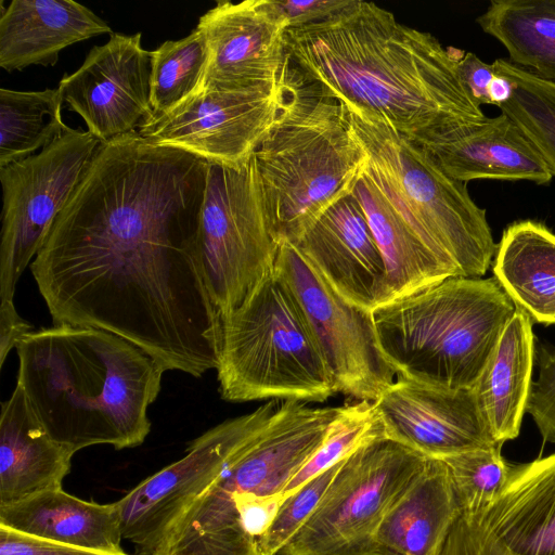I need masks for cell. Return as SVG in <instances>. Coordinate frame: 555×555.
Masks as SVG:
<instances>
[{
  "label": "cell",
  "instance_id": "e575fe53",
  "mask_svg": "<svg viewBox=\"0 0 555 555\" xmlns=\"http://www.w3.org/2000/svg\"><path fill=\"white\" fill-rule=\"evenodd\" d=\"M439 555H517L472 517L462 515L451 529Z\"/></svg>",
  "mask_w": 555,
  "mask_h": 555
},
{
  "label": "cell",
  "instance_id": "484cf974",
  "mask_svg": "<svg viewBox=\"0 0 555 555\" xmlns=\"http://www.w3.org/2000/svg\"><path fill=\"white\" fill-rule=\"evenodd\" d=\"M352 195L365 214L383 257L387 271L388 302L455 276L364 172Z\"/></svg>",
  "mask_w": 555,
  "mask_h": 555
},
{
  "label": "cell",
  "instance_id": "277c9868",
  "mask_svg": "<svg viewBox=\"0 0 555 555\" xmlns=\"http://www.w3.org/2000/svg\"><path fill=\"white\" fill-rule=\"evenodd\" d=\"M254 156L279 245L296 244L328 208L351 195L366 162L346 106L291 62L283 106Z\"/></svg>",
  "mask_w": 555,
  "mask_h": 555
},
{
  "label": "cell",
  "instance_id": "7a4b0ae2",
  "mask_svg": "<svg viewBox=\"0 0 555 555\" xmlns=\"http://www.w3.org/2000/svg\"><path fill=\"white\" fill-rule=\"evenodd\" d=\"M285 41L289 62L306 80L420 145L486 117L460 78L461 51L373 2L351 0L325 21L288 28Z\"/></svg>",
  "mask_w": 555,
  "mask_h": 555
},
{
  "label": "cell",
  "instance_id": "44dd1931",
  "mask_svg": "<svg viewBox=\"0 0 555 555\" xmlns=\"http://www.w3.org/2000/svg\"><path fill=\"white\" fill-rule=\"evenodd\" d=\"M466 516L517 555H555V453L514 465L496 498Z\"/></svg>",
  "mask_w": 555,
  "mask_h": 555
},
{
  "label": "cell",
  "instance_id": "9c48e42d",
  "mask_svg": "<svg viewBox=\"0 0 555 555\" xmlns=\"http://www.w3.org/2000/svg\"><path fill=\"white\" fill-rule=\"evenodd\" d=\"M428 456L385 436L347 456L321 502L278 555H372L387 509Z\"/></svg>",
  "mask_w": 555,
  "mask_h": 555
},
{
  "label": "cell",
  "instance_id": "836d02e7",
  "mask_svg": "<svg viewBox=\"0 0 555 555\" xmlns=\"http://www.w3.org/2000/svg\"><path fill=\"white\" fill-rule=\"evenodd\" d=\"M539 376L531 383L528 412L544 442L555 443V349L540 347L537 352Z\"/></svg>",
  "mask_w": 555,
  "mask_h": 555
},
{
  "label": "cell",
  "instance_id": "603a6c76",
  "mask_svg": "<svg viewBox=\"0 0 555 555\" xmlns=\"http://www.w3.org/2000/svg\"><path fill=\"white\" fill-rule=\"evenodd\" d=\"M0 526L47 541L113 554L126 553L121 546V519L116 502H89L63 489L1 505Z\"/></svg>",
  "mask_w": 555,
  "mask_h": 555
},
{
  "label": "cell",
  "instance_id": "ba28073f",
  "mask_svg": "<svg viewBox=\"0 0 555 555\" xmlns=\"http://www.w3.org/2000/svg\"><path fill=\"white\" fill-rule=\"evenodd\" d=\"M199 246L206 287L222 320L273 272L280 247L254 155L236 168L208 163Z\"/></svg>",
  "mask_w": 555,
  "mask_h": 555
},
{
  "label": "cell",
  "instance_id": "4dcf8cb0",
  "mask_svg": "<svg viewBox=\"0 0 555 555\" xmlns=\"http://www.w3.org/2000/svg\"><path fill=\"white\" fill-rule=\"evenodd\" d=\"M384 428L372 401L341 406L327 436L286 485L282 501L305 482L341 462L365 442L382 437Z\"/></svg>",
  "mask_w": 555,
  "mask_h": 555
},
{
  "label": "cell",
  "instance_id": "d590c367",
  "mask_svg": "<svg viewBox=\"0 0 555 555\" xmlns=\"http://www.w3.org/2000/svg\"><path fill=\"white\" fill-rule=\"evenodd\" d=\"M0 555H128L47 541L0 526Z\"/></svg>",
  "mask_w": 555,
  "mask_h": 555
},
{
  "label": "cell",
  "instance_id": "d4e9b609",
  "mask_svg": "<svg viewBox=\"0 0 555 555\" xmlns=\"http://www.w3.org/2000/svg\"><path fill=\"white\" fill-rule=\"evenodd\" d=\"M494 278L531 321L555 324V234L524 220L508 225L498 244Z\"/></svg>",
  "mask_w": 555,
  "mask_h": 555
},
{
  "label": "cell",
  "instance_id": "4fadbf2b",
  "mask_svg": "<svg viewBox=\"0 0 555 555\" xmlns=\"http://www.w3.org/2000/svg\"><path fill=\"white\" fill-rule=\"evenodd\" d=\"M289 69V68H288ZM285 81L268 90L201 89L175 108L149 115L139 134L209 164L241 167L255 154L283 106Z\"/></svg>",
  "mask_w": 555,
  "mask_h": 555
},
{
  "label": "cell",
  "instance_id": "30bf717a",
  "mask_svg": "<svg viewBox=\"0 0 555 555\" xmlns=\"http://www.w3.org/2000/svg\"><path fill=\"white\" fill-rule=\"evenodd\" d=\"M100 143L88 130L68 127L39 153L0 168V301H13L21 275L43 245Z\"/></svg>",
  "mask_w": 555,
  "mask_h": 555
},
{
  "label": "cell",
  "instance_id": "1f68e13d",
  "mask_svg": "<svg viewBox=\"0 0 555 555\" xmlns=\"http://www.w3.org/2000/svg\"><path fill=\"white\" fill-rule=\"evenodd\" d=\"M502 446L496 443L441 459L449 468L462 515L486 508L508 481L514 465L503 457Z\"/></svg>",
  "mask_w": 555,
  "mask_h": 555
},
{
  "label": "cell",
  "instance_id": "f35d334b",
  "mask_svg": "<svg viewBox=\"0 0 555 555\" xmlns=\"http://www.w3.org/2000/svg\"><path fill=\"white\" fill-rule=\"evenodd\" d=\"M35 331L18 313L13 301H0V366L8 354L29 333Z\"/></svg>",
  "mask_w": 555,
  "mask_h": 555
},
{
  "label": "cell",
  "instance_id": "ab89813d",
  "mask_svg": "<svg viewBox=\"0 0 555 555\" xmlns=\"http://www.w3.org/2000/svg\"><path fill=\"white\" fill-rule=\"evenodd\" d=\"M514 90L513 82L505 76L496 74L489 87L491 104L498 107L509 100Z\"/></svg>",
  "mask_w": 555,
  "mask_h": 555
},
{
  "label": "cell",
  "instance_id": "6da1fadb",
  "mask_svg": "<svg viewBox=\"0 0 555 555\" xmlns=\"http://www.w3.org/2000/svg\"><path fill=\"white\" fill-rule=\"evenodd\" d=\"M208 163L131 131L95 150L30 264L54 325L116 334L165 371L217 369L199 231Z\"/></svg>",
  "mask_w": 555,
  "mask_h": 555
},
{
  "label": "cell",
  "instance_id": "2e32d148",
  "mask_svg": "<svg viewBox=\"0 0 555 555\" xmlns=\"http://www.w3.org/2000/svg\"><path fill=\"white\" fill-rule=\"evenodd\" d=\"M372 402L386 438L428 457L498 443L473 389H447L397 376Z\"/></svg>",
  "mask_w": 555,
  "mask_h": 555
},
{
  "label": "cell",
  "instance_id": "3957f363",
  "mask_svg": "<svg viewBox=\"0 0 555 555\" xmlns=\"http://www.w3.org/2000/svg\"><path fill=\"white\" fill-rule=\"evenodd\" d=\"M15 349L16 384L53 440L74 453L144 442L165 370L140 347L104 330L61 324L33 331Z\"/></svg>",
  "mask_w": 555,
  "mask_h": 555
},
{
  "label": "cell",
  "instance_id": "f546056e",
  "mask_svg": "<svg viewBox=\"0 0 555 555\" xmlns=\"http://www.w3.org/2000/svg\"><path fill=\"white\" fill-rule=\"evenodd\" d=\"M207 63L206 39L197 27L152 51L151 114H164L199 91Z\"/></svg>",
  "mask_w": 555,
  "mask_h": 555
},
{
  "label": "cell",
  "instance_id": "52a82bcc",
  "mask_svg": "<svg viewBox=\"0 0 555 555\" xmlns=\"http://www.w3.org/2000/svg\"><path fill=\"white\" fill-rule=\"evenodd\" d=\"M216 370L230 402H323L338 392L302 309L274 270L221 320Z\"/></svg>",
  "mask_w": 555,
  "mask_h": 555
},
{
  "label": "cell",
  "instance_id": "74e56055",
  "mask_svg": "<svg viewBox=\"0 0 555 555\" xmlns=\"http://www.w3.org/2000/svg\"><path fill=\"white\" fill-rule=\"evenodd\" d=\"M459 75L476 103L480 106L491 104L489 87L496 76L492 64H487L476 54L467 52L459 62Z\"/></svg>",
  "mask_w": 555,
  "mask_h": 555
},
{
  "label": "cell",
  "instance_id": "8fae6325",
  "mask_svg": "<svg viewBox=\"0 0 555 555\" xmlns=\"http://www.w3.org/2000/svg\"><path fill=\"white\" fill-rule=\"evenodd\" d=\"M270 400L227 420L193 439L185 455L116 501L122 539L135 555H155L190 505L216 480L230 460L270 423L282 403Z\"/></svg>",
  "mask_w": 555,
  "mask_h": 555
},
{
  "label": "cell",
  "instance_id": "f1b7e54d",
  "mask_svg": "<svg viewBox=\"0 0 555 555\" xmlns=\"http://www.w3.org/2000/svg\"><path fill=\"white\" fill-rule=\"evenodd\" d=\"M492 65L514 85L509 100L499 106L501 112L519 126L555 176V82L509 60L498 59Z\"/></svg>",
  "mask_w": 555,
  "mask_h": 555
},
{
  "label": "cell",
  "instance_id": "5b68a950",
  "mask_svg": "<svg viewBox=\"0 0 555 555\" xmlns=\"http://www.w3.org/2000/svg\"><path fill=\"white\" fill-rule=\"evenodd\" d=\"M517 308L494 276L448 278L380 305L372 318L397 376L473 389Z\"/></svg>",
  "mask_w": 555,
  "mask_h": 555
},
{
  "label": "cell",
  "instance_id": "cb8c5ba5",
  "mask_svg": "<svg viewBox=\"0 0 555 555\" xmlns=\"http://www.w3.org/2000/svg\"><path fill=\"white\" fill-rule=\"evenodd\" d=\"M531 319L517 309L473 391L495 442L515 439L527 409L534 360Z\"/></svg>",
  "mask_w": 555,
  "mask_h": 555
},
{
  "label": "cell",
  "instance_id": "8992f818",
  "mask_svg": "<svg viewBox=\"0 0 555 555\" xmlns=\"http://www.w3.org/2000/svg\"><path fill=\"white\" fill-rule=\"evenodd\" d=\"M346 108L365 154L364 173L455 276L481 278L498 245L486 210L473 201L466 183L450 177L424 147L383 118Z\"/></svg>",
  "mask_w": 555,
  "mask_h": 555
},
{
  "label": "cell",
  "instance_id": "d6986e66",
  "mask_svg": "<svg viewBox=\"0 0 555 555\" xmlns=\"http://www.w3.org/2000/svg\"><path fill=\"white\" fill-rule=\"evenodd\" d=\"M462 514L447 464L428 457L387 509L372 555H439Z\"/></svg>",
  "mask_w": 555,
  "mask_h": 555
},
{
  "label": "cell",
  "instance_id": "7c38bea8",
  "mask_svg": "<svg viewBox=\"0 0 555 555\" xmlns=\"http://www.w3.org/2000/svg\"><path fill=\"white\" fill-rule=\"evenodd\" d=\"M274 271L295 295L337 389L376 400L396 379L377 339L372 311L340 295L292 244H281Z\"/></svg>",
  "mask_w": 555,
  "mask_h": 555
},
{
  "label": "cell",
  "instance_id": "9a60e30c",
  "mask_svg": "<svg viewBox=\"0 0 555 555\" xmlns=\"http://www.w3.org/2000/svg\"><path fill=\"white\" fill-rule=\"evenodd\" d=\"M141 39V33L111 34L59 83L64 103L101 143L134 131L152 113V51L142 47Z\"/></svg>",
  "mask_w": 555,
  "mask_h": 555
},
{
  "label": "cell",
  "instance_id": "d6a6232c",
  "mask_svg": "<svg viewBox=\"0 0 555 555\" xmlns=\"http://www.w3.org/2000/svg\"><path fill=\"white\" fill-rule=\"evenodd\" d=\"M344 460L311 478L284 498L266 532L258 539L259 555H278L312 515Z\"/></svg>",
  "mask_w": 555,
  "mask_h": 555
},
{
  "label": "cell",
  "instance_id": "83f0119b",
  "mask_svg": "<svg viewBox=\"0 0 555 555\" xmlns=\"http://www.w3.org/2000/svg\"><path fill=\"white\" fill-rule=\"evenodd\" d=\"M63 103L59 88L0 89V168L47 147L68 128L62 119Z\"/></svg>",
  "mask_w": 555,
  "mask_h": 555
},
{
  "label": "cell",
  "instance_id": "e0dca14e",
  "mask_svg": "<svg viewBox=\"0 0 555 555\" xmlns=\"http://www.w3.org/2000/svg\"><path fill=\"white\" fill-rule=\"evenodd\" d=\"M294 246L352 304L372 311L389 301L383 257L352 194L328 208Z\"/></svg>",
  "mask_w": 555,
  "mask_h": 555
},
{
  "label": "cell",
  "instance_id": "5bb4252c",
  "mask_svg": "<svg viewBox=\"0 0 555 555\" xmlns=\"http://www.w3.org/2000/svg\"><path fill=\"white\" fill-rule=\"evenodd\" d=\"M196 27L208 48L203 89L268 90L285 81L289 24L278 1H219Z\"/></svg>",
  "mask_w": 555,
  "mask_h": 555
},
{
  "label": "cell",
  "instance_id": "4316f807",
  "mask_svg": "<svg viewBox=\"0 0 555 555\" xmlns=\"http://www.w3.org/2000/svg\"><path fill=\"white\" fill-rule=\"evenodd\" d=\"M477 22L514 65L555 82V0H493Z\"/></svg>",
  "mask_w": 555,
  "mask_h": 555
},
{
  "label": "cell",
  "instance_id": "ffe728a7",
  "mask_svg": "<svg viewBox=\"0 0 555 555\" xmlns=\"http://www.w3.org/2000/svg\"><path fill=\"white\" fill-rule=\"evenodd\" d=\"M103 34L108 24L76 1L13 0L1 10L0 67L54 65L63 49Z\"/></svg>",
  "mask_w": 555,
  "mask_h": 555
},
{
  "label": "cell",
  "instance_id": "7402d4cb",
  "mask_svg": "<svg viewBox=\"0 0 555 555\" xmlns=\"http://www.w3.org/2000/svg\"><path fill=\"white\" fill-rule=\"evenodd\" d=\"M74 454L49 436L16 384L1 404L0 506L62 489Z\"/></svg>",
  "mask_w": 555,
  "mask_h": 555
},
{
  "label": "cell",
  "instance_id": "8d00e7d4",
  "mask_svg": "<svg viewBox=\"0 0 555 555\" xmlns=\"http://www.w3.org/2000/svg\"><path fill=\"white\" fill-rule=\"evenodd\" d=\"M278 2L288 21L289 28H298L330 18L346 8L351 0H287Z\"/></svg>",
  "mask_w": 555,
  "mask_h": 555
},
{
  "label": "cell",
  "instance_id": "ac0fdd59",
  "mask_svg": "<svg viewBox=\"0 0 555 555\" xmlns=\"http://www.w3.org/2000/svg\"><path fill=\"white\" fill-rule=\"evenodd\" d=\"M453 179L528 180L548 183L553 175L519 126L506 114L462 122L421 144Z\"/></svg>",
  "mask_w": 555,
  "mask_h": 555
}]
</instances>
